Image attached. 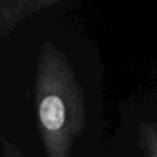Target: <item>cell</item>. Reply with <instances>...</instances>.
Masks as SVG:
<instances>
[{
  "label": "cell",
  "instance_id": "cell-2",
  "mask_svg": "<svg viewBox=\"0 0 157 157\" xmlns=\"http://www.w3.org/2000/svg\"><path fill=\"white\" fill-rule=\"evenodd\" d=\"M58 0H1L0 1V36L12 32L25 18L45 7L56 5Z\"/></svg>",
  "mask_w": 157,
  "mask_h": 157
},
{
  "label": "cell",
  "instance_id": "cell-1",
  "mask_svg": "<svg viewBox=\"0 0 157 157\" xmlns=\"http://www.w3.org/2000/svg\"><path fill=\"white\" fill-rule=\"evenodd\" d=\"M34 103L47 157H71L86 124L85 97L70 60L49 40L43 43L37 60Z\"/></svg>",
  "mask_w": 157,
  "mask_h": 157
},
{
  "label": "cell",
  "instance_id": "cell-4",
  "mask_svg": "<svg viewBox=\"0 0 157 157\" xmlns=\"http://www.w3.org/2000/svg\"><path fill=\"white\" fill-rule=\"evenodd\" d=\"M1 157H23V153L6 136H1Z\"/></svg>",
  "mask_w": 157,
  "mask_h": 157
},
{
  "label": "cell",
  "instance_id": "cell-3",
  "mask_svg": "<svg viewBox=\"0 0 157 157\" xmlns=\"http://www.w3.org/2000/svg\"><path fill=\"white\" fill-rule=\"evenodd\" d=\"M139 145L142 157H157V123L145 121L139 128Z\"/></svg>",
  "mask_w": 157,
  "mask_h": 157
}]
</instances>
